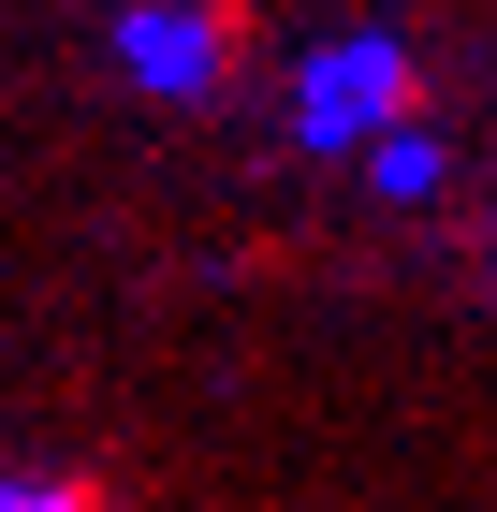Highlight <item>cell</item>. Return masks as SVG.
I'll use <instances>...</instances> for the list:
<instances>
[{
    "mask_svg": "<svg viewBox=\"0 0 497 512\" xmlns=\"http://www.w3.org/2000/svg\"><path fill=\"white\" fill-rule=\"evenodd\" d=\"M0 512H88V483H0Z\"/></svg>",
    "mask_w": 497,
    "mask_h": 512,
    "instance_id": "1",
    "label": "cell"
}]
</instances>
